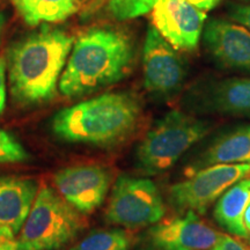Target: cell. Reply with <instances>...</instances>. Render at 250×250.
Instances as JSON below:
<instances>
[{
  "label": "cell",
  "mask_w": 250,
  "mask_h": 250,
  "mask_svg": "<svg viewBox=\"0 0 250 250\" xmlns=\"http://www.w3.org/2000/svg\"><path fill=\"white\" fill-rule=\"evenodd\" d=\"M73 44L70 34L48 23L12 44L6 62L13 101L29 107L54 98Z\"/></svg>",
  "instance_id": "6da1fadb"
},
{
  "label": "cell",
  "mask_w": 250,
  "mask_h": 250,
  "mask_svg": "<svg viewBox=\"0 0 250 250\" xmlns=\"http://www.w3.org/2000/svg\"><path fill=\"white\" fill-rule=\"evenodd\" d=\"M134 45L126 31L115 27H95L74 41L59 90L67 99H78L114 85L129 74Z\"/></svg>",
  "instance_id": "7a4b0ae2"
},
{
  "label": "cell",
  "mask_w": 250,
  "mask_h": 250,
  "mask_svg": "<svg viewBox=\"0 0 250 250\" xmlns=\"http://www.w3.org/2000/svg\"><path fill=\"white\" fill-rule=\"evenodd\" d=\"M142 105L130 93H107L59 110L52 117V132L67 143L111 146L133 132Z\"/></svg>",
  "instance_id": "3957f363"
},
{
  "label": "cell",
  "mask_w": 250,
  "mask_h": 250,
  "mask_svg": "<svg viewBox=\"0 0 250 250\" xmlns=\"http://www.w3.org/2000/svg\"><path fill=\"white\" fill-rule=\"evenodd\" d=\"M208 121L171 110L148 131L136 152L138 168L146 175L168 170L191 146L210 132Z\"/></svg>",
  "instance_id": "277c9868"
},
{
  "label": "cell",
  "mask_w": 250,
  "mask_h": 250,
  "mask_svg": "<svg viewBox=\"0 0 250 250\" xmlns=\"http://www.w3.org/2000/svg\"><path fill=\"white\" fill-rule=\"evenodd\" d=\"M85 224L79 211L51 188L37 191L18 237L20 250H57L81 232Z\"/></svg>",
  "instance_id": "5b68a950"
},
{
  "label": "cell",
  "mask_w": 250,
  "mask_h": 250,
  "mask_svg": "<svg viewBox=\"0 0 250 250\" xmlns=\"http://www.w3.org/2000/svg\"><path fill=\"white\" fill-rule=\"evenodd\" d=\"M165 213L164 199L152 180L122 175L112 188L105 220L133 229L156 224Z\"/></svg>",
  "instance_id": "8992f818"
},
{
  "label": "cell",
  "mask_w": 250,
  "mask_h": 250,
  "mask_svg": "<svg viewBox=\"0 0 250 250\" xmlns=\"http://www.w3.org/2000/svg\"><path fill=\"white\" fill-rule=\"evenodd\" d=\"M250 164L214 165L192 171L187 180L173 184L169 202L175 211L203 214L210 205L240 180L249 177Z\"/></svg>",
  "instance_id": "52a82bcc"
},
{
  "label": "cell",
  "mask_w": 250,
  "mask_h": 250,
  "mask_svg": "<svg viewBox=\"0 0 250 250\" xmlns=\"http://www.w3.org/2000/svg\"><path fill=\"white\" fill-rule=\"evenodd\" d=\"M181 214L161 219L149 228L144 242L146 250H208L221 236L196 212Z\"/></svg>",
  "instance_id": "ba28073f"
},
{
  "label": "cell",
  "mask_w": 250,
  "mask_h": 250,
  "mask_svg": "<svg viewBox=\"0 0 250 250\" xmlns=\"http://www.w3.org/2000/svg\"><path fill=\"white\" fill-rule=\"evenodd\" d=\"M144 85L156 95H169L182 86L186 70L176 49L149 26L143 48Z\"/></svg>",
  "instance_id": "9c48e42d"
},
{
  "label": "cell",
  "mask_w": 250,
  "mask_h": 250,
  "mask_svg": "<svg viewBox=\"0 0 250 250\" xmlns=\"http://www.w3.org/2000/svg\"><path fill=\"white\" fill-rule=\"evenodd\" d=\"M152 11L154 27L175 49L198 46L206 15L189 0H154Z\"/></svg>",
  "instance_id": "30bf717a"
},
{
  "label": "cell",
  "mask_w": 250,
  "mask_h": 250,
  "mask_svg": "<svg viewBox=\"0 0 250 250\" xmlns=\"http://www.w3.org/2000/svg\"><path fill=\"white\" fill-rule=\"evenodd\" d=\"M54 182L59 195L80 213H92L107 196L111 176L98 165H83L57 171Z\"/></svg>",
  "instance_id": "8fae6325"
},
{
  "label": "cell",
  "mask_w": 250,
  "mask_h": 250,
  "mask_svg": "<svg viewBox=\"0 0 250 250\" xmlns=\"http://www.w3.org/2000/svg\"><path fill=\"white\" fill-rule=\"evenodd\" d=\"M203 41L221 66L250 72V30L245 26L214 19L205 24Z\"/></svg>",
  "instance_id": "7c38bea8"
},
{
  "label": "cell",
  "mask_w": 250,
  "mask_h": 250,
  "mask_svg": "<svg viewBox=\"0 0 250 250\" xmlns=\"http://www.w3.org/2000/svg\"><path fill=\"white\" fill-rule=\"evenodd\" d=\"M37 191L33 180L0 177V239H15L20 233Z\"/></svg>",
  "instance_id": "4fadbf2b"
},
{
  "label": "cell",
  "mask_w": 250,
  "mask_h": 250,
  "mask_svg": "<svg viewBox=\"0 0 250 250\" xmlns=\"http://www.w3.org/2000/svg\"><path fill=\"white\" fill-rule=\"evenodd\" d=\"M193 103L205 111L250 116V78H232L212 83L197 93Z\"/></svg>",
  "instance_id": "5bb4252c"
},
{
  "label": "cell",
  "mask_w": 250,
  "mask_h": 250,
  "mask_svg": "<svg viewBox=\"0 0 250 250\" xmlns=\"http://www.w3.org/2000/svg\"><path fill=\"white\" fill-rule=\"evenodd\" d=\"M250 164V125L235 127L217 137L193 165L195 171L214 165Z\"/></svg>",
  "instance_id": "9a60e30c"
},
{
  "label": "cell",
  "mask_w": 250,
  "mask_h": 250,
  "mask_svg": "<svg viewBox=\"0 0 250 250\" xmlns=\"http://www.w3.org/2000/svg\"><path fill=\"white\" fill-rule=\"evenodd\" d=\"M250 203V177L240 180L227 189L215 203L213 215L215 221L228 233L247 237L243 215Z\"/></svg>",
  "instance_id": "2e32d148"
},
{
  "label": "cell",
  "mask_w": 250,
  "mask_h": 250,
  "mask_svg": "<svg viewBox=\"0 0 250 250\" xmlns=\"http://www.w3.org/2000/svg\"><path fill=\"white\" fill-rule=\"evenodd\" d=\"M24 22L31 27L62 22L79 9L78 0H12Z\"/></svg>",
  "instance_id": "e0dca14e"
},
{
  "label": "cell",
  "mask_w": 250,
  "mask_h": 250,
  "mask_svg": "<svg viewBox=\"0 0 250 250\" xmlns=\"http://www.w3.org/2000/svg\"><path fill=\"white\" fill-rule=\"evenodd\" d=\"M132 235L124 229L98 230L81 240L71 250H130Z\"/></svg>",
  "instance_id": "ac0fdd59"
},
{
  "label": "cell",
  "mask_w": 250,
  "mask_h": 250,
  "mask_svg": "<svg viewBox=\"0 0 250 250\" xmlns=\"http://www.w3.org/2000/svg\"><path fill=\"white\" fill-rule=\"evenodd\" d=\"M154 0H110L109 11L117 20H129L152 11Z\"/></svg>",
  "instance_id": "d6986e66"
},
{
  "label": "cell",
  "mask_w": 250,
  "mask_h": 250,
  "mask_svg": "<svg viewBox=\"0 0 250 250\" xmlns=\"http://www.w3.org/2000/svg\"><path fill=\"white\" fill-rule=\"evenodd\" d=\"M28 159L26 148L11 133L0 130V164H17Z\"/></svg>",
  "instance_id": "ffe728a7"
},
{
  "label": "cell",
  "mask_w": 250,
  "mask_h": 250,
  "mask_svg": "<svg viewBox=\"0 0 250 250\" xmlns=\"http://www.w3.org/2000/svg\"><path fill=\"white\" fill-rule=\"evenodd\" d=\"M208 250H250L243 243L229 235H221Z\"/></svg>",
  "instance_id": "44dd1931"
},
{
  "label": "cell",
  "mask_w": 250,
  "mask_h": 250,
  "mask_svg": "<svg viewBox=\"0 0 250 250\" xmlns=\"http://www.w3.org/2000/svg\"><path fill=\"white\" fill-rule=\"evenodd\" d=\"M230 17L250 30V5H235L230 8Z\"/></svg>",
  "instance_id": "7402d4cb"
},
{
  "label": "cell",
  "mask_w": 250,
  "mask_h": 250,
  "mask_svg": "<svg viewBox=\"0 0 250 250\" xmlns=\"http://www.w3.org/2000/svg\"><path fill=\"white\" fill-rule=\"evenodd\" d=\"M6 68L7 62L4 57H0V115L6 107Z\"/></svg>",
  "instance_id": "603a6c76"
},
{
  "label": "cell",
  "mask_w": 250,
  "mask_h": 250,
  "mask_svg": "<svg viewBox=\"0 0 250 250\" xmlns=\"http://www.w3.org/2000/svg\"><path fill=\"white\" fill-rule=\"evenodd\" d=\"M189 1L201 11H210L219 4L220 0H189Z\"/></svg>",
  "instance_id": "cb8c5ba5"
},
{
  "label": "cell",
  "mask_w": 250,
  "mask_h": 250,
  "mask_svg": "<svg viewBox=\"0 0 250 250\" xmlns=\"http://www.w3.org/2000/svg\"><path fill=\"white\" fill-rule=\"evenodd\" d=\"M0 250H20L15 239H0Z\"/></svg>",
  "instance_id": "d4e9b609"
},
{
  "label": "cell",
  "mask_w": 250,
  "mask_h": 250,
  "mask_svg": "<svg viewBox=\"0 0 250 250\" xmlns=\"http://www.w3.org/2000/svg\"><path fill=\"white\" fill-rule=\"evenodd\" d=\"M243 224H245V227L248 232V235L250 233V203L247 206L246 211H245V215H243Z\"/></svg>",
  "instance_id": "484cf974"
},
{
  "label": "cell",
  "mask_w": 250,
  "mask_h": 250,
  "mask_svg": "<svg viewBox=\"0 0 250 250\" xmlns=\"http://www.w3.org/2000/svg\"><path fill=\"white\" fill-rule=\"evenodd\" d=\"M4 26H5V17L4 14L0 12V39H1V34H2V30H4Z\"/></svg>",
  "instance_id": "4316f807"
},
{
  "label": "cell",
  "mask_w": 250,
  "mask_h": 250,
  "mask_svg": "<svg viewBox=\"0 0 250 250\" xmlns=\"http://www.w3.org/2000/svg\"><path fill=\"white\" fill-rule=\"evenodd\" d=\"M243 1H250V0H243Z\"/></svg>",
  "instance_id": "83f0119b"
},
{
  "label": "cell",
  "mask_w": 250,
  "mask_h": 250,
  "mask_svg": "<svg viewBox=\"0 0 250 250\" xmlns=\"http://www.w3.org/2000/svg\"><path fill=\"white\" fill-rule=\"evenodd\" d=\"M249 239H250V233H249Z\"/></svg>",
  "instance_id": "f1b7e54d"
},
{
  "label": "cell",
  "mask_w": 250,
  "mask_h": 250,
  "mask_svg": "<svg viewBox=\"0 0 250 250\" xmlns=\"http://www.w3.org/2000/svg\"><path fill=\"white\" fill-rule=\"evenodd\" d=\"M83 1H86V0H83Z\"/></svg>",
  "instance_id": "f546056e"
}]
</instances>
